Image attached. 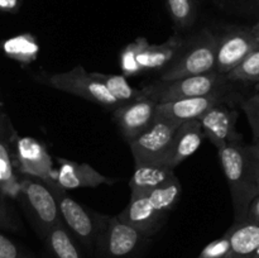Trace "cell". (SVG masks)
<instances>
[{"mask_svg":"<svg viewBox=\"0 0 259 258\" xmlns=\"http://www.w3.org/2000/svg\"><path fill=\"white\" fill-rule=\"evenodd\" d=\"M181 191V184L175 177L148 194L129 199L128 205L118 218L133 225L146 237H153L163 227L168 215L180 201Z\"/></svg>","mask_w":259,"mask_h":258,"instance_id":"1","label":"cell"},{"mask_svg":"<svg viewBox=\"0 0 259 258\" xmlns=\"http://www.w3.org/2000/svg\"><path fill=\"white\" fill-rule=\"evenodd\" d=\"M219 162L232 196L234 223L244 220L252 200L258 195L254 168L244 152L243 142L228 143L218 149Z\"/></svg>","mask_w":259,"mask_h":258,"instance_id":"2","label":"cell"},{"mask_svg":"<svg viewBox=\"0 0 259 258\" xmlns=\"http://www.w3.org/2000/svg\"><path fill=\"white\" fill-rule=\"evenodd\" d=\"M217 43V32L209 28L201 29L190 39H184L176 57L159 72L158 80H179L214 71Z\"/></svg>","mask_w":259,"mask_h":258,"instance_id":"3","label":"cell"},{"mask_svg":"<svg viewBox=\"0 0 259 258\" xmlns=\"http://www.w3.org/2000/svg\"><path fill=\"white\" fill-rule=\"evenodd\" d=\"M239 85L230 82L225 75L217 71L189 76L172 81H154L141 89L144 96L157 104L209 95L218 91L235 90Z\"/></svg>","mask_w":259,"mask_h":258,"instance_id":"4","label":"cell"},{"mask_svg":"<svg viewBox=\"0 0 259 258\" xmlns=\"http://www.w3.org/2000/svg\"><path fill=\"white\" fill-rule=\"evenodd\" d=\"M35 80L43 85H48L56 90L78 96L111 110L120 105V103L106 90L105 86L96 80L91 73H89L81 65L75 66L70 71L65 72L40 73L35 76Z\"/></svg>","mask_w":259,"mask_h":258,"instance_id":"5","label":"cell"},{"mask_svg":"<svg viewBox=\"0 0 259 258\" xmlns=\"http://www.w3.org/2000/svg\"><path fill=\"white\" fill-rule=\"evenodd\" d=\"M19 197L24 202L40 239L55 225L62 223L57 199L50 186L42 180L20 176Z\"/></svg>","mask_w":259,"mask_h":258,"instance_id":"6","label":"cell"},{"mask_svg":"<svg viewBox=\"0 0 259 258\" xmlns=\"http://www.w3.org/2000/svg\"><path fill=\"white\" fill-rule=\"evenodd\" d=\"M149 238L116 217H105L95 248L101 258H134L146 247Z\"/></svg>","mask_w":259,"mask_h":258,"instance_id":"7","label":"cell"},{"mask_svg":"<svg viewBox=\"0 0 259 258\" xmlns=\"http://www.w3.org/2000/svg\"><path fill=\"white\" fill-rule=\"evenodd\" d=\"M50 189L57 199L61 219L65 227L83 247L93 250L95 248L96 239L105 215L86 209L57 184L50 186Z\"/></svg>","mask_w":259,"mask_h":258,"instance_id":"8","label":"cell"},{"mask_svg":"<svg viewBox=\"0 0 259 258\" xmlns=\"http://www.w3.org/2000/svg\"><path fill=\"white\" fill-rule=\"evenodd\" d=\"M243 96L238 93V90L218 91V93L209 94L196 98L182 99V100L169 101V103L157 104L156 116L154 118L163 119V120L172 121L180 125L187 120L199 119L205 111L220 104H228L234 106V104L242 101Z\"/></svg>","mask_w":259,"mask_h":258,"instance_id":"9","label":"cell"},{"mask_svg":"<svg viewBox=\"0 0 259 258\" xmlns=\"http://www.w3.org/2000/svg\"><path fill=\"white\" fill-rule=\"evenodd\" d=\"M177 124L154 118L153 123L129 143L136 164H162L168 154Z\"/></svg>","mask_w":259,"mask_h":258,"instance_id":"10","label":"cell"},{"mask_svg":"<svg viewBox=\"0 0 259 258\" xmlns=\"http://www.w3.org/2000/svg\"><path fill=\"white\" fill-rule=\"evenodd\" d=\"M217 38L214 71L222 75H227L258 47L249 27L225 25Z\"/></svg>","mask_w":259,"mask_h":258,"instance_id":"11","label":"cell"},{"mask_svg":"<svg viewBox=\"0 0 259 258\" xmlns=\"http://www.w3.org/2000/svg\"><path fill=\"white\" fill-rule=\"evenodd\" d=\"M15 168L20 176L39 179L48 186L56 184L52 157L45 144L32 137L15 139Z\"/></svg>","mask_w":259,"mask_h":258,"instance_id":"12","label":"cell"},{"mask_svg":"<svg viewBox=\"0 0 259 258\" xmlns=\"http://www.w3.org/2000/svg\"><path fill=\"white\" fill-rule=\"evenodd\" d=\"M15 132L0 101V192L17 199L20 194V175L15 168Z\"/></svg>","mask_w":259,"mask_h":258,"instance_id":"13","label":"cell"},{"mask_svg":"<svg viewBox=\"0 0 259 258\" xmlns=\"http://www.w3.org/2000/svg\"><path fill=\"white\" fill-rule=\"evenodd\" d=\"M237 109L228 104H220L205 111L199 118L205 139L211 142L217 149L228 143L243 142V136L237 131Z\"/></svg>","mask_w":259,"mask_h":258,"instance_id":"14","label":"cell"},{"mask_svg":"<svg viewBox=\"0 0 259 258\" xmlns=\"http://www.w3.org/2000/svg\"><path fill=\"white\" fill-rule=\"evenodd\" d=\"M156 101L143 98L131 101V103L120 104L114 109V121L128 143H131L153 123L154 116H156Z\"/></svg>","mask_w":259,"mask_h":258,"instance_id":"15","label":"cell"},{"mask_svg":"<svg viewBox=\"0 0 259 258\" xmlns=\"http://www.w3.org/2000/svg\"><path fill=\"white\" fill-rule=\"evenodd\" d=\"M57 162L55 181L65 191L83 187H98L100 185H111L115 182V180L106 177L88 163H78L66 158H58Z\"/></svg>","mask_w":259,"mask_h":258,"instance_id":"16","label":"cell"},{"mask_svg":"<svg viewBox=\"0 0 259 258\" xmlns=\"http://www.w3.org/2000/svg\"><path fill=\"white\" fill-rule=\"evenodd\" d=\"M204 139L205 137L199 119H192L181 123L175 132L163 166L175 171L177 166H180L185 159L191 157L200 148Z\"/></svg>","mask_w":259,"mask_h":258,"instance_id":"17","label":"cell"},{"mask_svg":"<svg viewBox=\"0 0 259 258\" xmlns=\"http://www.w3.org/2000/svg\"><path fill=\"white\" fill-rule=\"evenodd\" d=\"M137 42H138L137 60L141 66L142 73L148 71L161 72L176 57L180 47L184 43V38L179 33H175L161 45H151L144 37H138Z\"/></svg>","mask_w":259,"mask_h":258,"instance_id":"18","label":"cell"},{"mask_svg":"<svg viewBox=\"0 0 259 258\" xmlns=\"http://www.w3.org/2000/svg\"><path fill=\"white\" fill-rule=\"evenodd\" d=\"M175 177L174 169L162 164H136V169L129 180L131 199L148 194Z\"/></svg>","mask_w":259,"mask_h":258,"instance_id":"19","label":"cell"},{"mask_svg":"<svg viewBox=\"0 0 259 258\" xmlns=\"http://www.w3.org/2000/svg\"><path fill=\"white\" fill-rule=\"evenodd\" d=\"M230 243L229 258H250L259 245V225L234 223L227 232Z\"/></svg>","mask_w":259,"mask_h":258,"instance_id":"20","label":"cell"},{"mask_svg":"<svg viewBox=\"0 0 259 258\" xmlns=\"http://www.w3.org/2000/svg\"><path fill=\"white\" fill-rule=\"evenodd\" d=\"M42 240L51 258H83L75 237L63 223L55 225Z\"/></svg>","mask_w":259,"mask_h":258,"instance_id":"21","label":"cell"},{"mask_svg":"<svg viewBox=\"0 0 259 258\" xmlns=\"http://www.w3.org/2000/svg\"><path fill=\"white\" fill-rule=\"evenodd\" d=\"M2 50L8 57L22 63H30L39 55V43L30 33L15 35L3 42Z\"/></svg>","mask_w":259,"mask_h":258,"instance_id":"22","label":"cell"},{"mask_svg":"<svg viewBox=\"0 0 259 258\" xmlns=\"http://www.w3.org/2000/svg\"><path fill=\"white\" fill-rule=\"evenodd\" d=\"M91 75L96 80L100 81L105 86L106 90L111 94V96L115 98L120 104L131 103V101L146 98L141 89L133 88L124 75L101 72H91Z\"/></svg>","mask_w":259,"mask_h":258,"instance_id":"23","label":"cell"},{"mask_svg":"<svg viewBox=\"0 0 259 258\" xmlns=\"http://www.w3.org/2000/svg\"><path fill=\"white\" fill-rule=\"evenodd\" d=\"M235 85H254L259 83V47L249 53L240 63L225 75Z\"/></svg>","mask_w":259,"mask_h":258,"instance_id":"24","label":"cell"},{"mask_svg":"<svg viewBox=\"0 0 259 258\" xmlns=\"http://www.w3.org/2000/svg\"><path fill=\"white\" fill-rule=\"evenodd\" d=\"M167 10L177 30L192 27L197 18L196 0H166Z\"/></svg>","mask_w":259,"mask_h":258,"instance_id":"25","label":"cell"},{"mask_svg":"<svg viewBox=\"0 0 259 258\" xmlns=\"http://www.w3.org/2000/svg\"><path fill=\"white\" fill-rule=\"evenodd\" d=\"M240 108L244 111L253 134V143H259V93L255 91L253 95L243 98Z\"/></svg>","mask_w":259,"mask_h":258,"instance_id":"26","label":"cell"},{"mask_svg":"<svg viewBox=\"0 0 259 258\" xmlns=\"http://www.w3.org/2000/svg\"><path fill=\"white\" fill-rule=\"evenodd\" d=\"M137 52H138V42H137V39L126 45L120 52L119 61H120L121 72L125 77H133V76L142 73L141 66H139L138 60H137Z\"/></svg>","mask_w":259,"mask_h":258,"instance_id":"27","label":"cell"},{"mask_svg":"<svg viewBox=\"0 0 259 258\" xmlns=\"http://www.w3.org/2000/svg\"><path fill=\"white\" fill-rule=\"evenodd\" d=\"M219 9L232 14L257 15L259 12V0H214Z\"/></svg>","mask_w":259,"mask_h":258,"instance_id":"28","label":"cell"},{"mask_svg":"<svg viewBox=\"0 0 259 258\" xmlns=\"http://www.w3.org/2000/svg\"><path fill=\"white\" fill-rule=\"evenodd\" d=\"M229 253L230 243L228 234L225 233L223 237L209 243L196 258H229Z\"/></svg>","mask_w":259,"mask_h":258,"instance_id":"29","label":"cell"},{"mask_svg":"<svg viewBox=\"0 0 259 258\" xmlns=\"http://www.w3.org/2000/svg\"><path fill=\"white\" fill-rule=\"evenodd\" d=\"M0 258H33L14 240L0 233Z\"/></svg>","mask_w":259,"mask_h":258,"instance_id":"30","label":"cell"},{"mask_svg":"<svg viewBox=\"0 0 259 258\" xmlns=\"http://www.w3.org/2000/svg\"><path fill=\"white\" fill-rule=\"evenodd\" d=\"M0 228L10 232H18L20 229L19 223L15 220L9 204L7 201V197L0 192Z\"/></svg>","mask_w":259,"mask_h":258,"instance_id":"31","label":"cell"},{"mask_svg":"<svg viewBox=\"0 0 259 258\" xmlns=\"http://www.w3.org/2000/svg\"><path fill=\"white\" fill-rule=\"evenodd\" d=\"M243 222L253 223V224L259 225V194L252 200V202L249 204V207H248L247 210V215H245Z\"/></svg>","mask_w":259,"mask_h":258,"instance_id":"32","label":"cell"},{"mask_svg":"<svg viewBox=\"0 0 259 258\" xmlns=\"http://www.w3.org/2000/svg\"><path fill=\"white\" fill-rule=\"evenodd\" d=\"M244 152L252 166L255 169H259V143L244 144Z\"/></svg>","mask_w":259,"mask_h":258,"instance_id":"33","label":"cell"},{"mask_svg":"<svg viewBox=\"0 0 259 258\" xmlns=\"http://www.w3.org/2000/svg\"><path fill=\"white\" fill-rule=\"evenodd\" d=\"M18 0H0V9L5 12H13L17 9Z\"/></svg>","mask_w":259,"mask_h":258,"instance_id":"34","label":"cell"},{"mask_svg":"<svg viewBox=\"0 0 259 258\" xmlns=\"http://www.w3.org/2000/svg\"><path fill=\"white\" fill-rule=\"evenodd\" d=\"M249 29H250V32H252L253 37H254L255 42H257V45H258V47H259V20H258L257 23H255V24L250 25Z\"/></svg>","mask_w":259,"mask_h":258,"instance_id":"35","label":"cell"},{"mask_svg":"<svg viewBox=\"0 0 259 258\" xmlns=\"http://www.w3.org/2000/svg\"><path fill=\"white\" fill-rule=\"evenodd\" d=\"M254 168V167H253ZM254 174H255V181H257V187H258V194H259V169L254 168Z\"/></svg>","mask_w":259,"mask_h":258,"instance_id":"36","label":"cell"},{"mask_svg":"<svg viewBox=\"0 0 259 258\" xmlns=\"http://www.w3.org/2000/svg\"><path fill=\"white\" fill-rule=\"evenodd\" d=\"M250 258H259V245H258L257 249L254 250V253H253L252 257H250Z\"/></svg>","mask_w":259,"mask_h":258,"instance_id":"37","label":"cell"},{"mask_svg":"<svg viewBox=\"0 0 259 258\" xmlns=\"http://www.w3.org/2000/svg\"><path fill=\"white\" fill-rule=\"evenodd\" d=\"M257 17H258V18H259V12H258V14H257Z\"/></svg>","mask_w":259,"mask_h":258,"instance_id":"38","label":"cell"},{"mask_svg":"<svg viewBox=\"0 0 259 258\" xmlns=\"http://www.w3.org/2000/svg\"><path fill=\"white\" fill-rule=\"evenodd\" d=\"M257 91H258V93H259V89H258V90H257Z\"/></svg>","mask_w":259,"mask_h":258,"instance_id":"39","label":"cell"}]
</instances>
